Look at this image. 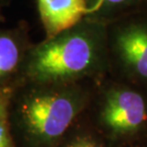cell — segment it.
Masks as SVG:
<instances>
[{
  "label": "cell",
  "mask_w": 147,
  "mask_h": 147,
  "mask_svg": "<svg viewBox=\"0 0 147 147\" xmlns=\"http://www.w3.org/2000/svg\"><path fill=\"white\" fill-rule=\"evenodd\" d=\"M108 51L106 24L85 17L70 29L33 44L16 84L79 83L103 69Z\"/></svg>",
  "instance_id": "6da1fadb"
},
{
  "label": "cell",
  "mask_w": 147,
  "mask_h": 147,
  "mask_svg": "<svg viewBox=\"0 0 147 147\" xmlns=\"http://www.w3.org/2000/svg\"><path fill=\"white\" fill-rule=\"evenodd\" d=\"M88 102L79 83L16 84L10 105L15 146L57 147Z\"/></svg>",
  "instance_id": "7a4b0ae2"
},
{
  "label": "cell",
  "mask_w": 147,
  "mask_h": 147,
  "mask_svg": "<svg viewBox=\"0 0 147 147\" xmlns=\"http://www.w3.org/2000/svg\"><path fill=\"white\" fill-rule=\"evenodd\" d=\"M146 118V102L139 93L128 88H112L106 92L99 121L110 132L131 134L144 123Z\"/></svg>",
  "instance_id": "3957f363"
},
{
  "label": "cell",
  "mask_w": 147,
  "mask_h": 147,
  "mask_svg": "<svg viewBox=\"0 0 147 147\" xmlns=\"http://www.w3.org/2000/svg\"><path fill=\"white\" fill-rule=\"evenodd\" d=\"M112 48L128 72L147 80V23L128 22L113 34Z\"/></svg>",
  "instance_id": "277c9868"
},
{
  "label": "cell",
  "mask_w": 147,
  "mask_h": 147,
  "mask_svg": "<svg viewBox=\"0 0 147 147\" xmlns=\"http://www.w3.org/2000/svg\"><path fill=\"white\" fill-rule=\"evenodd\" d=\"M32 45L29 30L24 24L0 27V86L16 84Z\"/></svg>",
  "instance_id": "5b68a950"
},
{
  "label": "cell",
  "mask_w": 147,
  "mask_h": 147,
  "mask_svg": "<svg viewBox=\"0 0 147 147\" xmlns=\"http://www.w3.org/2000/svg\"><path fill=\"white\" fill-rule=\"evenodd\" d=\"M45 38L74 27L88 15L87 0H36Z\"/></svg>",
  "instance_id": "8992f818"
},
{
  "label": "cell",
  "mask_w": 147,
  "mask_h": 147,
  "mask_svg": "<svg viewBox=\"0 0 147 147\" xmlns=\"http://www.w3.org/2000/svg\"><path fill=\"white\" fill-rule=\"evenodd\" d=\"M142 1L143 0H87L89 11L86 17L106 24L108 20L115 19L118 15L131 11Z\"/></svg>",
  "instance_id": "52a82bcc"
},
{
  "label": "cell",
  "mask_w": 147,
  "mask_h": 147,
  "mask_svg": "<svg viewBox=\"0 0 147 147\" xmlns=\"http://www.w3.org/2000/svg\"><path fill=\"white\" fill-rule=\"evenodd\" d=\"M16 84L0 86V147H16L10 121L11 99Z\"/></svg>",
  "instance_id": "ba28073f"
},
{
  "label": "cell",
  "mask_w": 147,
  "mask_h": 147,
  "mask_svg": "<svg viewBox=\"0 0 147 147\" xmlns=\"http://www.w3.org/2000/svg\"><path fill=\"white\" fill-rule=\"evenodd\" d=\"M57 147H104L95 136L89 133L80 132L68 138L62 145L59 143Z\"/></svg>",
  "instance_id": "9c48e42d"
},
{
  "label": "cell",
  "mask_w": 147,
  "mask_h": 147,
  "mask_svg": "<svg viewBox=\"0 0 147 147\" xmlns=\"http://www.w3.org/2000/svg\"><path fill=\"white\" fill-rule=\"evenodd\" d=\"M8 3V0H0V4L2 6H5Z\"/></svg>",
  "instance_id": "30bf717a"
},
{
  "label": "cell",
  "mask_w": 147,
  "mask_h": 147,
  "mask_svg": "<svg viewBox=\"0 0 147 147\" xmlns=\"http://www.w3.org/2000/svg\"><path fill=\"white\" fill-rule=\"evenodd\" d=\"M2 7H3V6L0 4V21L2 20V13H1V9H2Z\"/></svg>",
  "instance_id": "8fae6325"
}]
</instances>
